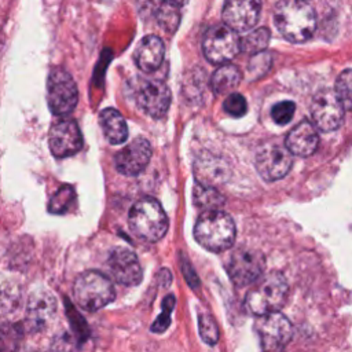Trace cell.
Segmentation results:
<instances>
[{
  "label": "cell",
  "mask_w": 352,
  "mask_h": 352,
  "mask_svg": "<svg viewBox=\"0 0 352 352\" xmlns=\"http://www.w3.org/2000/svg\"><path fill=\"white\" fill-rule=\"evenodd\" d=\"M278 32L290 43H304L316 29V14L305 0H279L274 8Z\"/></svg>",
  "instance_id": "1"
},
{
  "label": "cell",
  "mask_w": 352,
  "mask_h": 352,
  "mask_svg": "<svg viewBox=\"0 0 352 352\" xmlns=\"http://www.w3.org/2000/svg\"><path fill=\"white\" fill-rule=\"evenodd\" d=\"M235 235L236 228L232 217L220 209L204 212L194 226L195 241L206 250L214 253L230 249Z\"/></svg>",
  "instance_id": "2"
},
{
  "label": "cell",
  "mask_w": 352,
  "mask_h": 352,
  "mask_svg": "<svg viewBox=\"0 0 352 352\" xmlns=\"http://www.w3.org/2000/svg\"><path fill=\"white\" fill-rule=\"evenodd\" d=\"M287 294L289 286L285 276L278 271H272L253 283V287L246 294L245 305L250 314L263 316L279 311L286 302Z\"/></svg>",
  "instance_id": "3"
},
{
  "label": "cell",
  "mask_w": 352,
  "mask_h": 352,
  "mask_svg": "<svg viewBox=\"0 0 352 352\" xmlns=\"http://www.w3.org/2000/svg\"><path fill=\"white\" fill-rule=\"evenodd\" d=\"M128 224L138 238L146 242H157L168 231V216L155 198L144 197L131 208Z\"/></svg>",
  "instance_id": "4"
},
{
  "label": "cell",
  "mask_w": 352,
  "mask_h": 352,
  "mask_svg": "<svg viewBox=\"0 0 352 352\" xmlns=\"http://www.w3.org/2000/svg\"><path fill=\"white\" fill-rule=\"evenodd\" d=\"M116 290L110 279L98 271H85L73 286V297L80 308L88 312L99 311L114 300Z\"/></svg>",
  "instance_id": "5"
},
{
  "label": "cell",
  "mask_w": 352,
  "mask_h": 352,
  "mask_svg": "<svg viewBox=\"0 0 352 352\" xmlns=\"http://www.w3.org/2000/svg\"><path fill=\"white\" fill-rule=\"evenodd\" d=\"M47 99L52 114L67 116L77 104L78 92L73 77L60 67L51 70L47 82Z\"/></svg>",
  "instance_id": "6"
},
{
  "label": "cell",
  "mask_w": 352,
  "mask_h": 352,
  "mask_svg": "<svg viewBox=\"0 0 352 352\" xmlns=\"http://www.w3.org/2000/svg\"><path fill=\"white\" fill-rule=\"evenodd\" d=\"M202 51L210 63H227L241 51L239 34L226 25H216L205 33Z\"/></svg>",
  "instance_id": "7"
},
{
  "label": "cell",
  "mask_w": 352,
  "mask_h": 352,
  "mask_svg": "<svg viewBox=\"0 0 352 352\" xmlns=\"http://www.w3.org/2000/svg\"><path fill=\"white\" fill-rule=\"evenodd\" d=\"M265 257L260 250L239 248L232 252L227 261V272L231 282L238 287L253 285L263 274Z\"/></svg>",
  "instance_id": "8"
},
{
  "label": "cell",
  "mask_w": 352,
  "mask_h": 352,
  "mask_svg": "<svg viewBox=\"0 0 352 352\" xmlns=\"http://www.w3.org/2000/svg\"><path fill=\"white\" fill-rule=\"evenodd\" d=\"M292 165V154L286 147L274 142L261 146L254 157V166L258 175L267 182H275L285 177Z\"/></svg>",
  "instance_id": "9"
},
{
  "label": "cell",
  "mask_w": 352,
  "mask_h": 352,
  "mask_svg": "<svg viewBox=\"0 0 352 352\" xmlns=\"http://www.w3.org/2000/svg\"><path fill=\"white\" fill-rule=\"evenodd\" d=\"M344 107L337 99L334 91L323 88L318 91L311 102V117L315 122V128L323 132H331L338 129L344 122Z\"/></svg>",
  "instance_id": "10"
},
{
  "label": "cell",
  "mask_w": 352,
  "mask_h": 352,
  "mask_svg": "<svg viewBox=\"0 0 352 352\" xmlns=\"http://www.w3.org/2000/svg\"><path fill=\"white\" fill-rule=\"evenodd\" d=\"M48 144L56 158H66L78 153L82 147V135L77 122L72 118L55 121L48 133Z\"/></svg>",
  "instance_id": "11"
},
{
  "label": "cell",
  "mask_w": 352,
  "mask_h": 352,
  "mask_svg": "<svg viewBox=\"0 0 352 352\" xmlns=\"http://www.w3.org/2000/svg\"><path fill=\"white\" fill-rule=\"evenodd\" d=\"M256 330L265 351L282 349L293 336V326L290 320L279 311L258 316Z\"/></svg>",
  "instance_id": "12"
},
{
  "label": "cell",
  "mask_w": 352,
  "mask_h": 352,
  "mask_svg": "<svg viewBox=\"0 0 352 352\" xmlns=\"http://www.w3.org/2000/svg\"><path fill=\"white\" fill-rule=\"evenodd\" d=\"M107 270L113 279L124 286H138L142 282L143 272L138 256L122 246H117L109 252Z\"/></svg>",
  "instance_id": "13"
},
{
  "label": "cell",
  "mask_w": 352,
  "mask_h": 352,
  "mask_svg": "<svg viewBox=\"0 0 352 352\" xmlns=\"http://www.w3.org/2000/svg\"><path fill=\"white\" fill-rule=\"evenodd\" d=\"M56 314V300L54 294L45 289L34 290L26 302L25 324L32 333L44 330Z\"/></svg>",
  "instance_id": "14"
},
{
  "label": "cell",
  "mask_w": 352,
  "mask_h": 352,
  "mask_svg": "<svg viewBox=\"0 0 352 352\" xmlns=\"http://www.w3.org/2000/svg\"><path fill=\"white\" fill-rule=\"evenodd\" d=\"M261 12V0H226L221 11L224 25L239 32L256 26Z\"/></svg>",
  "instance_id": "15"
},
{
  "label": "cell",
  "mask_w": 352,
  "mask_h": 352,
  "mask_svg": "<svg viewBox=\"0 0 352 352\" xmlns=\"http://www.w3.org/2000/svg\"><path fill=\"white\" fill-rule=\"evenodd\" d=\"M151 153L150 142L139 136L116 154V168L125 176H136L148 165Z\"/></svg>",
  "instance_id": "16"
},
{
  "label": "cell",
  "mask_w": 352,
  "mask_h": 352,
  "mask_svg": "<svg viewBox=\"0 0 352 352\" xmlns=\"http://www.w3.org/2000/svg\"><path fill=\"white\" fill-rule=\"evenodd\" d=\"M170 91L162 81H144L136 94L139 107L153 118L164 117L170 106Z\"/></svg>",
  "instance_id": "17"
},
{
  "label": "cell",
  "mask_w": 352,
  "mask_h": 352,
  "mask_svg": "<svg viewBox=\"0 0 352 352\" xmlns=\"http://www.w3.org/2000/svg\"><path fill=\"white\" fill-rule=\"evenodd\" d=\"M319 144L318 129L312 122L304 120L298 122L285 138V147L290 154L298 157L312 155Z\"/></svg>",
  "instance_id": "18"
},
{
  "label": "cell",
  "mask_w": 352,
  "mask_h": 352,
  "mask_svg": "<svg viewBox=\"0 0 352 352\" xmlns=\"http://www.w3.org/2000/svg\"><path fill=\"white\" fill-rule=\"evenodd\" d=\"M164 55H165V47L162 40L154 34H148L143 37L138 44L133 59L136 66L142 72L151 73L161 66L164 60Z\"/></svg>",
  "instance_id": "19"
},
{
  "label": "cell",
  "mask_w": 352,
  "mask_h": 352,
  "mask_svg": "<svg viewBox=\"0 0 352 352\" xmlns=\"http://www.w3.org/2000/svg\"><path fill=\"white\" fill-rule=\"evenodd\" d=\"M99 122L106 139L111 144H121L128 138V125L121 113L113 107H106L99 114Z\"/></svg>",
  "instance_id": "20"
},
{
  "label": "cell",
  "mask_w": 352,
  "mask_h": 352,
  "mask_svg": "<svg viewBox=\"0 0 352 352\" xmlns=\"http://www.w3.org/2000/svg\"><path fill=\"white\" fill-rule=\"evenodd\" d=\"M241 82V72L234 65H223L212 76L210 87L216 95L231 94Z\"/></svg>",
  "instance_id": "21"
},
{
  "label": "cell",
  "mask_w": 352,
  "mask_h": 352,
  "mask_svg": "<svg viewBox=\"0 0 352 352\" xmlns=\"http://www.w3.org/2000/svg\"><path fill=\"white\" fill-rule=\"evenodd\" d=\"M192 201L197 208L204 209L205 212L217 210L224 205V197L213 186L199 180H197L194 184Z\"/></svg>",
  "instance_id": "22"
},
{
  "label": "cell",
  "mask_w": 352,
  "mask_h": 352,
  "mask_svg": "<svg viewBox=\"0 0 352 352\" xmlns=\"http://www.w3.org/2000/svg\"><path fill=\"white\" fill-rule=\"evenodd\" d=\"M155 19L165 32L173 33L180 25V8L173 4L160 3L155 10Z\"/></svg>",
  "instance_id": "23"
},
{
  "label": "cell",
  "mask_w": 352,
  "mask_h": 352,
  "mask_svg": "<svg viewBox=\"0 0 352 352\" xmlns=\"http://www.w3.org/2000/svg\"><path fill=\"white\" fill-rule=\"evenodd\" d=\"M271 38V33L267 28H257L253 32H250L242 41H241V50L250 54H258L263 52Z\"/></svg>",
  "instance_id": "24"
},
{
  "label": "cell",
  "mask_w": 352,
  "mask_h": 352,
  "mask_svg": "<svg viewBox=\"0 0 352 352\" xmlns=\"http://www.w3.org/2000/svg\"><path fill=\"white\" fill-rule=\"evenodd\" d=\"M74 198H76L74 190H73L70 186H62V187L52 195V198L50 199L48 210H50L51 213H56V214L65 213V212H67L69 208L73 205Z\"/></svg>",
  "instance_id": "25"
},
{
  "label": "cell",
  "mask_w": 352,
  "mask_h": 352,
  "mask_svg": "<svg viewBox=\"0 0 352 352\" xmlns=\"http://www.w3.org/2000/svg\"><path fill=\"white\" fill-rule=\"evenodd\" d=\"M21 301V292L16 285L3 283L0 286V308L4 314H14L18 311Z\"/></svg>",
  "instance_id": "26"
},
{
  "label": "cell",
  "mask_w": 352,
  "mask_h": 352,
  "mask_svg": "<svg viewBox=\"0 0 352 352\" xmlns=\"http://www.w3.org/2000/svg\"><path fill=\"white\" fill-rule=\"evenodd\" d=\"M351 69H345L337 77L336 81V96L341 102L344 110H349L352 104V88H351Z\"/></svg>",
  "instance_id": "27"
},
{
  "label": "cell",
  "mask_w": 352,
  "mask_h": 352,
  "mask_svg": "<svg viewBox=\"0 0 352 352\" xmlns=\"http://www.w3.org/2000/svg\"><path fill=\"white\" fill-rule=\"evenodd\" d=\"M198 329L199 336L204 342L214 345L219 341V327L214 319L209 314H199L198 316Z\"/></svg>",
  "instance_id": "28"
},
{
  "label": "cell",
  "mask_w": 352,
  "mask_h": 352,
  "mask_svg": "<svg viewBox=\"0 0 352 352\" xmlns=\"http://www.w3.org/2000/svg\"><path fill=\"white\" fill-rule=\"evenodd\" d=\"M176 304V300L172 294L166 296L164 300H162V311L161 314L158 315L157 320L151 324V331H155V333H162L165 331L169 324H170V314L173 311V307Z\"/></svg>",
  "instance_id": "29"
},
{
  "label": "cell",
  "mask_w": 352,
  "mask_h": 352,
  "mask_svg": "<svg viewBox=\"0 0 352 352\" xmlns=\"http://www.w3.org/2000/svg\"><path fill=\"white\" fill-rule=\"evenodd\" d=\"M296 111V104L292 100H282L272 106L271 117L278 125H286L292 121Z\"/></svg>",
  "instance_id": "30"
},
{
  "label": "cell",
  "mask_w": 352,
  "mask_h": 352,
  "mask_svg": "<svg viewBox=\"0 0 352 352\" xmlns=\"http://www.w3.org/2000/svg\"><path fill=\"white\" fill-rule=\"evenodd\" d=\"M50 352H78L77 341L69 333H59L54 337Z\"/></svg>",
  "instance_id": "31"
},
{
  "label": "cell",
  "mask_w": 352,
  "mask_h": 352,
  "mask_svg": "<svg viewBox=\"0 0 352 352\" xmlns=\"http://www.w3.org/2000/svg\"><path fill=\"white\" fill-rule=\"evenodd\" d=\"M224 110L232 117H242L246 110V99L241 94H230L224 100Z\"/></svg>",
  "instance_id": "32"
},
{
  "label": "cell",
  "mask_w": 352,
  "mask_h": 352,
  "mask_svg": "<svg viewBox=\"0 0 352 352\" xmlns=\"http://www.w3.org/2000/svg\"><path fill=\"white\" fill-rule=\"evenodd\" d=\"M271 65H272L271 55L268 52L263 51V52L253 55V58L249 62V72L252 74H254L256 77H258V76L265 74L268 72V69L271 67Z\"/></svg>",
  "instance_id": "33"
},
{
  "label": "cell",
  "mask_w": 352,
  "mask_h": 352,
  "mask_svg": "<svg viewBox=\"0 0 352 352\" xmlns=\"http://www.w3.org/2000/svg\"><path fill=\"white\" fill-rule=\"evenodd\" d=\"M182 268H183V274H184L186 280L191 285V287H197V285H199V280H198V278H197V275H195L192 267L190 265V263H188V261H184V263L182 264Z\"/></svg>",
  "instance_id": "34"
},
{
  "label": "cell",
  "mask_w": 352,
  "mask_h": 352,
  "mask_svg": "<svg viewBox=\"0 0 352 352\" xmlns=\"http://www.w3.org/2000/svg\"><path fill=\"white\" fill-rule=\"evenodd\" d=\"M188 0H160V3H168V4H173V6H176V7H182V6H184L186 3H187Z\"/></svg>",
  "instance_id": "35"
},
{
  "label": "cell",
  "mask_w": 352,
  "mask_h": 352,
  "mask_svg": "<svg viewBox=\"0 0 352 352\" xmlns=\"http://www.w3.org/2000/svg\"><path fill=\"white\" fill-rule=\"evenodd\" d=\"M25 352H38V351H25Z\"/></svg>",
  "instance_id": "36"
}]
</instances>
